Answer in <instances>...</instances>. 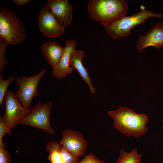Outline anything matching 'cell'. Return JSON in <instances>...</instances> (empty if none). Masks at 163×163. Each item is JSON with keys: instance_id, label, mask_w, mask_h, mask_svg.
<instances>
[{"instance_id": "cell-2", "label": "cell", "mask_w": 163, "mask_h": 163, "mask_svg": "<svg viewBox=\"0 0 163 163\" xmlns=\"http://www.w3.org/2000/svg\"><path fill=\"white\" fill-rule=\"evenodd\" d=\"M128 9L124 0H90L88 6L90 18L104 27L126 16Z\"/></svg>"}, {"instance_id": "cell-21", "label": "cell", "mask_w": 163, "mask_h": 163, "mask_svg": "<svg viewBox=\"0 0 163 163\" xmlns=\"http://www.w3.org/2000/svg\"><path fill=\"white\" fill-rule=\"evenodd\" d=\"M11 155L8 151L0 147V163H11Z\"/></svg>"}, {"instance_id": "cell-9", "label": "cell", "mask_w": 163, "mask_h": 163, "mask_svg": "<svg viewBox=\"0 0 163 163\" xmlns=\"http://www.w3.org/2000/svg\"><path fill=\"white\" fill-rule=\"evenodd\" d=\"M38 26L44 35L49 37H59L65 31V27L58 21L46 5L40 10Z\"/></svg>"}, {"instance_id": "cell-8", "label": "cell", "mask_w": 163, "mask_h": 163, "mask_svg": "<svg viewBox=\"0 0 163 163\" xmlns=\"http://www.w3.org/2000/svg\"><path fill=\"white\" fill-rule=\"evenodd\" d=\"M62 135L59 143L64 148L75 157L85 154L87 142L81 133L72 129L66 130L62 132Z\"/></svg>"}, {"instance_id": "cell-20", "label": "cell", "mask_w": 163, "mask_h": 163, "mask_svg": "<svg viewBox=\"0 0 163 163\" xmlns=\"http://www.w3.org/2000/svg\"><path fill=\"white\" fill-rule=\"evenodd\" d=\"M61 152L65 163H77L79 160L78 157H75L64 148L63 146Z\"/></svg>"}, {"instance_id": "cell-15", "label": "cell", "mask_w": 163, "mask_h": 163, "mask_svg": "<svg viewBox=\"0 0 163 163\" xmlns=\"http://www.w3.org/2000/svg\"><path fill=\"white\" fill-rule=\"evenodd\" d=\"M62 146L56 141L48 142L46 151L49 153L48 159L51 163H65L61 152Z\"/></svg>"}, {"instance_id": "cell-6", "label": "cell", "mask_w": 163, "mask_h": 163, "mask_svg": "<svg viewBox=\"0 0 163 163\" xmlns=\"http://www.w3.org/2000/svg\"><path fill=\"white\" fill-rule=\"evenodd\" d=\"M46 72L45 70L43 69L38 74L31 77L23 75L16 78L15 81L18 88L15 94L26 109H30L32 100L39 94L38 85Z\"/></svg>"}, {"instance_id": "cell-14", "label": "cell", "mask_w": 163, "mask_h": 163, "mask_svg": "<svg viewBox=\"0 0 163 163\" xmlns=\"http://www.w3.org/2000/svg\"><path fill=\"white\" fill-rule=\"evenodd\" d=\"M41 50L47 62L53 67L59 61L63 53L64 48L55 41H50L42 44Z\"/></svg>"}, {"instance_id": "cell-11", "label": "cell", "mask_w": 163, "mask_h": 163, "mask_svg": "<svg viewBox=\"0 0 163 163\" xmlns=\"http://www.w3.org/2000/svg\"><path fill=\"white\" fill-rule=\"evenodd\" d=\"M150 46L157 49L163 47V22L155 24L144 36L140 34L136 46L138 53Z\"/></svg>"}, {"instance_id": "cell-19", "label": "cell", "mask_w": 163, "mask_h": 163, "mask_svg": "<svg viewBox=\"0 0 163 163\" xmlns=\"http://www.w3.org/2000/svg\"><path fill=\"white\" fill-rule=\"evenodd\" d=\"M11 135V129L7 126L4 123L2 116H0V147L5 148L6 144L3 142V138L6 133Z\"/></svg>"}, {"instance_id": "cell-3", "label": "cell", "mask_w": 163, "mask_h": 163, "mask_svg": "<svg viewBox=\"0 0 163 163\" xmlns=\"http://www.w3.org/2000/svg\"><path fill=\"white\" fill-rule=\"evenodd\" d=\"M24 23L14 10L5 7L0 9V37L9 45H18L26 37Z\"/></svg>"}, {"instance_id": "cell-24", "label": "cell", "mask_w": 163, "mask_h": 163, "mask_svg": "<svg viewBox=\"0 0 163 163\" xmlns=\"http://www.w3.org/2000/svg\"><path fill=\"white\" fill-rule=\"evenodd\" d=\"M162 130H163V126L162 127Z\"/></svg>"}, {"instance_id": "cell-18", "label": "cell", "mask_w": 163, "mask_h": 163, "mask_svg": "<svg viewBox=\"0 0 163 163\" xmlns=\"http://www.w3.org/2000/svg\"><path fill=\"white\" fill-rule=\"evenodd\" d=\"M8 45L6 40L0 37V74H2L8 65V60L6 57L5 51Z\"/></svg>"}, {"instance_id": "cell-5", "label": "cell", "mask_w": 163, "mask_h": 163, "mask_svg": "<svg viewBox=\"0 0 163 163\" xmlns=\"http://www.w3.org/2000/svg\"><path fill=\"white\" fill-rule=\"evenodd\" d=\"M52 105L50 101L45 104L39 101L35 107L28 110L18 124L32 126L42 129L51 135H54L55 131L50 122Z\"/></svg>"}, {"instance_id": "cell-23", "label": "cell", "mask_w": 163, "mask_h": 163, "mask_svg": "<svg viewBox=\"0 0 163 163\" xmlns=\"http://www.w3.org/2000/svg\"><path fill=\"white\" fill-rule=\"evenodd\" d=\"M30 0H13V1L17 4L21 5H25L27 4Z\"/></svg>"}, {"instance_id": "cell-16", "label": "cell", "mask_w": 163, "mask_h": 163, "mask_svg": "<svg viewBox=\"0 0 163 163\" xmlns=\"http://www.w3.org/2000/svg\"><path fill=\"white\" fill-rule=\"evenodd\" d=\"M142 155L138 153L137 149H134L129 152L121 150L119 156L115 163H142L141 159Z\"/></svg>"}, {"instance_id": "cell-7", "label": "cell", "mask_w": 163, "mask_h": 163, "mask_svg": "<svg viewBox=\"0 0 163 163\" xmlns=\"http://www.w3.org/2000/svg\"><path fill=\"white\" fill-rule=\"evenodd\" d=\"M4 102L5 111L2 116L3 120L6 125L11 129L18 124L29 110L24 108L15 93L8 90L5 95Z\"/></svg>"}, {"instance_id": "cell-13", "label": "cell", "mask_w": 163, "mask_h": 163, "mask_svg": "<svg viewBox=\"0 0 163 163\" xmlns=\"http://www.w3.org/2000/svg\"><path fill=\"white\" fill-rule=\"evenodd\" d=\"M85 56V53L82 50L75 49L71 54L69 61L70 65L74 69H76L80 77L88 85L91 93L96 92L95 88L91 84L89 74L87 69L84 66L82 60Z\"/></svg>"}, {"instance_id": "cell-1", "label": "cell", "mask_w": 163, "mask_h": 163, "mask_svg": "<svg viewBox=\"0 0 163 163\" xmlns=\"http://www.w3.org/2000/svg\"><path fill=\"white\" fill-rule=\"evenodd\" d=\"M108 113L113 120V127L125 136L138 138L148 130L146 125L149 117L128 107L120 106L117 110L108 111Z\"/></svg>"}, {"instance_id": "cell-12", "label": "cell", "mask_w": 163, "mask_h": 163, "mask_svg": "<svg viewBox=\"0 0 163 163\" xmlns=\"http://www.w3.org/2000/svg\"><path fill=\"white\" fill-rule=\"evenodd\" d=\"M46 6L58 21L65 27L72 20V7L67 0H49Z\"/></svg>"}, {"instance_id": "cell-10", "label": "cell", "mask_w": 163, "mask_h": 163, "mask_svg": "<svg viewBox=\"0 0 163 163\" xmlns=\"http://www.w3.org/2000/svg\"><path fill=\"white\" fill-rule=\"evenodd\" d=\"M63 53L58 63L53 67L52 74L53 77L60 80L72 74L74 69L69 63L72 52L77 46L76 42L72 40H66L65 43Z\"/></svg>"}, {"instance_id": "cell-4", "label": "cell", "mask_w": 163, "mask_h": 163, "mask_svg": "<svg viewBox=\"0 0 163 163\" xmlns=\"http://www.w3.org/2000/svg\"><path fill=\"white\" fill-rule=\"evenodd\" d=\"M160 14L151 12L143 9L137 13L125 16L105 27L106 32L114 39H121L127 36L136 26L143 24L151 18H161Z\"/></svg>"}, {"instance_id": "cell-22", "label": "cell", "mask_w": 163, "mask_h": 163, "mask_svg": "<svg viewBox=\"0 0 163 163\" xmlns=\"http://www.w3.org/2000/svg\"><path fill=\"white\" fill-rule=\"evenodd\" d=\"M77 163H104L97 158L94 155L91 153L85 155L84 158Z\"/></svg>"}, {"instance_id": "cell-17", "label": "cell", "mask_w": 163, "mask_h": 163, "mask_svg": "<svg viewBox=\"0 0 163 163\" xmlns=\"http://www.w3.org/2000/svg\"><path fill=\"white\" fill-rule=\"evenodd\" d=\"M3 77L2 74H0V104L2 110L3 107L4 98L8 90L7 88L10 84L16 79L13 75H10L6 79H3Z\"/></svg>"}]
</instances>
